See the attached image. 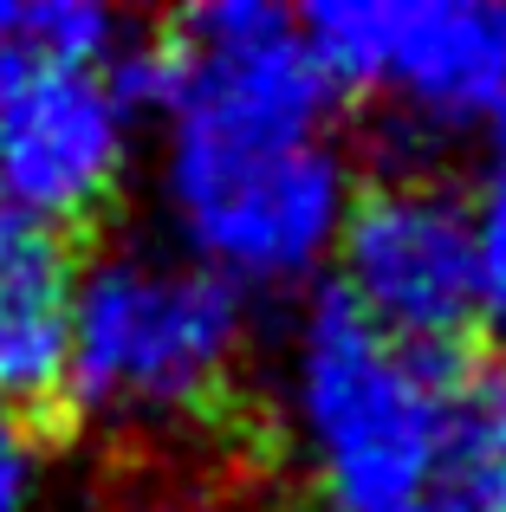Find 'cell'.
<instances>
[{
  "label": "cell",
  "instance_id": "obj_6",
  "mask_svg": "<svg viewBox=\"0 0 506 512\" xmlns=\"http://www.w3.org/2000/svg\"><path fill=\"white\" fill-rule=\"evenodd\" d=\"M338 299L364 325L409 350L442 357L481 318V247L474 201L429 175H390L364 188L338 227Z\"/></svg>",
  "mask_w": 506,
  "mask_h": 512
},
{
  "label": "cell",
  "instance_id": "obj_12",
  "mask_svg": "<svg viewBox=\"0 0 506 512\" xmlns=\"http://www.w3.org/2000/svg\"><path fill=\"white\" fill-rule=\"evenodd\" d=\"M487 163H506V91H500V104L487 111Z\"/></svg>",
  "mask_w": 506,
  "mask_h": 512
},
{
  "label": "cell",
  "instance_id": "obj_7",
  "mask_svg": "<svg viewBox=\"0 0 506 512\" xmlns=\"http://www.w3.org/2000/svg\"><path fill=\"white\" fill-rule=\"evenodd\" d=\"M72 279L78 260L65 234L0 195V402L13 409L59 396Z\"/></svg>",
  "mask_w": 506,
  "mask_h": 512
},
{
  "label": "cell",
  "instance_id": "obj_3",
  "mask_svg": "<svg viewBox=\"0 0 506 512\" xmlns=\"http://www.w3.org/2000/svg\"><path fill=\"white\" fill-rule=\"evenodd\" d=\"M247 344V292L169 240H111L78 260L52 402L98 435H176L228 402Z\"/></svg>",
  "mask_w": 506,
  "mask_h": 512
},
{
  "label": "cell",
  "instance_id": "obj_2",
  "mask_svg": "<svg viewBox=\"0 0 506 512\" xmlns=\"http://www.w3.org/2000/svg\"><path fill=\"white\" fill-rule=\"evenodd\" d=\"M448 357L383 338L338 292L292 312L273 357V422L318 512H422L461 461Z\"/></svg>",
  "mask_w": 506,
  "mask_h": 512
},
{
  "label": "cell",
  "instance_id": "obj_11",
  "mask_svg": "<svg viewBox=\"0 0 506 512\" xmlns=\"http://www.w3.org/2000/svg\"><path fill=\"white\" fill-rule=\"evenodd\" d=\"M46 487V461H39V435L26 409L0 402V512H33Z\"/></svg>",
  "mask_w": 506,
  "mask_h": 512
},
{
  "label": "cell",
  "instance_id": "obj_9",
  "mask_svg": "<svg viewBox=\"0 0 506 512\" xmlns=\"http://www.w3.org/2000/svg\"><path fill=\"white\" fill-rule=\"evenodd\" d=\"M461 461H474V506L506 512V376H481L461 396Z\"/></svg>",
  "mask_w": 506,
  "mask_h": 512
},
{
  "label": "cell",
  "instance_id": "obj_5",
  "mask_svg": "<svg viewBox=\"0 0 506 512\" xmlns=\"http://www.w3.org/2000/svg\"><path fill=\"white\" fill-rule=\"evenodd\" d=\"M137 137L143 111L124 65H65L26 46L0 59V195L52 234L117 208L137 169Z\"/></svg>",
  "mask_w": 506,
  "mask_h": 512
},
{
  "label": "cell",
  "instance_id": "obj_8",
  "mask_svg": "<svg viewBox=\"0 0 506 512\" xmlns=\"http://www.w3.org/2000/svg\"><path fill=\"white\" fill-rule=\"evenodd\" d=\"M13 46L65 65H124V52L137 39H130V20L104 0H33V7H20Z\"/></svg>",
  "mask_w": 506,
  "mask_h": 512
},
{
  "label": "cell",
  "instance_id": "obj_1",
  "mask_svg": "<svg viewBox=\"0 0 506 512\" xmlns=\"http://www.w3.org/2000/svg\"><path fill=\"white\" fill-rule=\"evenodd\" d=\"M124 85L156 117V208L169 247L234 292L305 286L357 201L331 143V85L299 13L266 0L189 7L163 39L130 46Z\"/></svg>",
  "mask_w": 506,
  "mask_h": 512
},
{
  "label": "cell",
  "instance_id": "obj_10",
  "mask_svg": "<svg viewBox=\"0 0 506 512\" xmlns=\"http://www.w3.org/2000/svg\"><path fill=\"white\" fill-rule=\"evenodd\" d=\"M474 247H481V318L506 338V163H487L474 201Z\"/></svg>",
  "mask_w": 506,
  "mask_h": 512
},
{
  "label": "cell",
  "instance_id": "obj_14",
  "mask_svg": "<svg viewBox=\"0 0 506 512\" xmlns=\"http://www.w3.org/2000/svg\"><path fill=\"white\" fill-rule=\"evenodd\" d=\"M422 512H481V506H474V500H448V493H442V500H429Z\"/></svg>",
  "mask_w": 506,
  "mask_h": 512
},
{
  "label": "cell",
  "instance_id": "obj_13",
  "mask_svg": "<svg viewBox=\"0 0 506 512\" xmlns=\"http://www.w3.org/2000/svg\"><path fill=\"white\" fill-rule=\"evenodd\" d=\"M13 33H20V7H13V0H0V59L13 52Z\"/></svg>",
  "mask_w": 506,
  "mask_h": 512
},
{
  "label": "cell",
  "instance_id": "obj_4",
  "mask_svg": "<svg viewBox=\"0 0 506 512\" xmlns=\"http://www.w3.org/2000/svg\"><path fill=\"white\" fill-rule=\"evenodd\" d=\"M331 91H364L422 137L487 124L506 91V0H318L299 13Z\"/></svg>",
  "mask_w": 506,
  "mask_h": 512
}]
</instances>
